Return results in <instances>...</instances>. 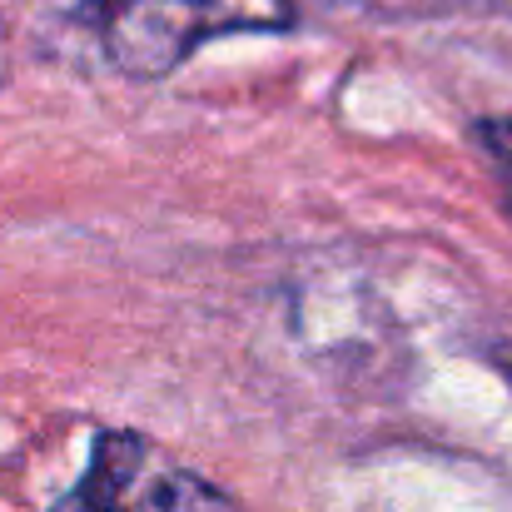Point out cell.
<instances>
[{
	"label": "cell",
	"instance_id": "6da1fadb",
	"mask_svg": "<svg viewBox=\"0 0 512 512\" xmlns=\"http://www.w3.org/2000/svg\"><path fill=\"white\" fill-rule=\"evenodd\" d=\"M85 20L120 75L165 80L209 35L289 30L299 10L294 0H90Z\"/></svg>",
	"mask_w": 512,
	"mask_h": 512
},
{
	"label": "cell",
	"instance_id": "7a4b0ae2",
	"mask_svg": "<svg viewBox=\"0 0 512 512\" xmlns=\"http://www.w3.org/2000/svg\"><path fill=\"white\" fill-rule=\"evenodd\" d=\"M55 512H244L209 478L189 473L140 433H100L85 478Z\"/></svg>",
	"mask_w": 512,
	"mask_h": 512
},
{
	"label": "cell",
	"instance_id": "3957f363",
	"mask_svg": "<svg viewBox=\"0 0 512 512\" xmlns=\"http://www.w3.org/2000/svg\"><path fill=\"white\" fill-rule=\"evenodd\" d=\"M478 145L488 150L493 170L503 179V209L512 214V115L508 120H483L478 125Z\"/></svg>",
	"mask_w": 512,
	"mask_h": 512
}]
</instances>
